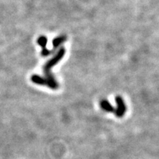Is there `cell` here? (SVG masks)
Masks as SVG:
<instances>
[{
  "label": "cell",
  "mask_w": 159,
  "mask_h": 159,
  "mask_svg": "<svg viewBox=\"0 0 159 159\" xmlns=\"http://www.w3.org/2000/svg\"><path fill=\"white\" fill-rule=\"evenodd\" d=\"M47 38L44 36V35H41L40 36L39 39L37 40V43L40 47H41L42 49H45L47 48Z\"/></svg>",
  "instance_id": "cell-6"
},
{
  "label": "cell",
  "mask_w": 159,
  "mask_h": 159,
  "mask_svg": "<svg viewBox=\"0 0 159 159\" xmlns=\"http://www.w3.org/2000/svg\"><path fill=\"white\" fill-rule=\"evenodd\" d=\"M116 108L115 109L114 114L118 118H122L125 115V113L127 111V106L125 104L124 99L122 97L117 96L116 97Z\"/></svg>",
  "instance_id": "cell-3"
},
{
  "label": "cell",
  "mask_w": 159,
  "mask_h": 159,
  "mask_svg": "<svg viewBox=\"0 0 159 159\" xmlns=\"http://www.w3.org/2000/svg\"><path fill=\"white\" fill-rule=\"evenodd\" d=\"M54 50H50V49H47V48H45V49H42V50L41 52V55H42L43 57H47L49 56V55H50L51 54H52L53 52H54Z\"/></svg>",
  "instance_id": "cell-7"
},
{
  "label": "cell",
  "mask_w": 159,
  "mask_h": 159,
  "mask_svg": "<svg viewBox=\"0 0 159 159\" xmlns=\"http://www.w3.org/2000/svg\"><path fill=\"white\" fill-rule=\"evenodd\" d=\"M31 81L33 83L40 85H44L49 87L52 90H57L59 88V84L55 80L54 75L52 74L46 75V77H41L39 75H33L31 77Z\"/></svg>",
  "instance_id": "cell-1"
},
{
  "label": "cell",
  "mask_w": 159,
  "mask_h": 159,
  "mask_svg": "<svg viewBox=\"0 0 159 159\" xmlns=\"http://www.w3.org/2000/svg\"><path fill=\"white\" fill-rule=\"evenodd\" d=\"M99 106L105 112L114 113L115 111V108H114V106L107 99H103L102 100H100V102H99Z\"/></svg>",
  "instance_id": "cell-4"
},
{
  "label": "cell",
  "mask_w": 159,
  "mask_h": 159,
  "mask_svg": "<svg viewBox=\"0 0 159 159\" xmlns=\"http://www.w3.org/2000/svg\"><path fill=\"white\" fill-rule=\"evenodd\" d=\"M67 39V36L66 35H61L60 36H57L52 40V46L54 47L53 50L59 48L63 43H64Z\"/></svg>",
  "instance_id": "cell-5"
},
{
  "label": "cell",
  "mask_w": 159,
  "mask_h": 159,
  "mask_svg": "<svg viewBox=\"0 0 159 159\" xmlns=\"http://www.w3.org/2000/svg\"><path fill=\"white\" fill-rule=\"evenodd\" d=\"M66 54V49L64 47H60L58 50L57 51V52L55 53L54 56L50 60H49L47 63H45V65L43 66V71H44L46 75H50V71L52 67H54L57 63H59L61 61V59L63 58Z\"/></svg>",
  "instance_id": "cell-2"
}]
</instances>
